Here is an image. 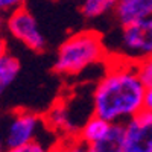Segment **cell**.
Returning <instances> with one entry per match:
<instances>
[{"label": "cell", "mask_w": 152, "mask_h": 152, "mask_svg": "<svg viewBox=\"0 0 152 152\" xmlns=\"http://www.w3.org/2000/svg\"><path fill=\"white\" fill-rule=\"evenodd\" d=\"M145 90L134 61L123 55L108 59L107 72L93 91V114L110 123L126 122L143 110Z\"/></svg>", "instance_id": "6da1fadb"}, {"label": "cell", "mask_w": 152, "mask_h": 152, "mask_svg": "<svg viewBox=\"0 0 152 152\" xmlns=\"http://www.w3.org/2000/svg\"><path fill=\"white\" fill-rule=\"evenodd\" d=\"M107 50L102 35L96 31H81L70 35L58 47L53 72L61 76H76L104 61Z\"/></svg>", "instance_id": "7a4b0ae2"}, {"label": "cell", "mask_w": 152, "mask_h": 152, "mask_svg": "<svg viewBox=\"0 0 152 152\" xmlns=\"http://www.w3.org/2000/svg\"><path fill=\"white\" fill-rule=\"evenodd\" d=\"M5 26L15 40L23 43L28 49L37 53L44 52L46 38L40 31L38 21L24 5L8 12V17L5 18Z\"/></svg>", "instance_id": "3957f363"}, {"label": "cell", "mask_w": 152, "mask_h": 152, "mask_svg": "<svg viewBox=\"0 0 152 152\" xmlns=\"http://www.w3.org/2000/svg\"><path fill=\"white\" fill-rule=\"evenodd\" d=\"M122 55L134 62L152 56V17L122 26Z\"/></svg>", "instance_id": "277c9868"}, {"label": "cell", "mask_w": 152, "mask_h": 152, "mask_svg": "<svg viewBox=\"0 0 152 152\" xmlns=\"http://www.w3.org/2000/svg\"><path fill=\"white\" fill-rule=\"evenodd\" d=\"M123 152H152V111L140 110L125 122Z\"/></svg>", "instance_id": "5b68a950"}, {"label": "cell", "mask_w": 152, "mask_h": 152, "mask_svg": "<svg viewBox=\"0 0 152 152\" xmlns=\"http://www.w3.org/2000/svg\"><path fill=\"white\" fill-rule=\"evenodd\" d=\"M40 122L41 119L35 113L28 110H17L8 126L3 146L8 151L20 152L23 146H26L29 142L35 140Z\"/></svg>", "instance_id": "8992f818"}, {"label": "cell", "mask_w": 152, "mask_h": 152, "mask_svg": "<svg viewBox=\"0 0 152 152\" xmlns=\"http://www.w3.org/2000/svg\"><path fill=\"white\" fill-rule=\"evenodd\" d=\"M114 14L122 26L152 17V0H119L114 8Z\"/></svg>", "instance_id": "52a82bcc"}, {"label": "cell", "mask_w": 152, "mask_h": 152, "mask_svg": "<svg viewBox=\"0 0 152 152\" xmlns=\"http://www.w3.org/2000/svg\"><path fill=\"white\" fill-rule=\"evenodd\" d=\"M125 145V122H113L105 135L90 145L88 149L93 152H123Z\"/></svg>", "instance_id": "ba28073f"}, {"label": "cell", "mask_w": 152, "mask_h": 152, "mask_svg": "<svg viewBox=\"0 0 152 152\" xmlns=\"http://www.w3.org/2000/svg\"><path fill=\"white\" fill-rule=\"evenodd\" d=\"M110 125L111 123L108 120H105V119L99 117V116H94V114H93L90 119H87V122L84 123V126L79 131L81 142L85 143V146L88 149L90 145L96 143L97 140H100V138L105 135V132L110 128Z\"/></svg>", "instance_id": "9c48e42d"}, {"label": "cell", "mask_w": 152, "mask_h": 152, "mask_svg": "<svg viewBox=\"0 0 152 152\" xmlns=\"http://www.w3.org/2000/svg\"><path fill=\"white\" fill-rule=\"evenodd\" d=\"M18 73H20V61L17 56L11 55L9 52L0 56V96L17 79Z\"/></svg>", "instance_id": "30bf717a"}, {"label": "cell", "mask_w": 152, "mask_h": 152, "mask_svg": "<svg viewBox=\"0 0 152 152\" xmlns=\"http://www.w3.org/2000/svg\"><path fill=\"white\" fill-rule=\"evenodd\" d=\"M119 0H82L81 12L87 18H97L114 11Z\"/></svg>", "instance_id": "8fae6325"}, {"label": "cell", "mask_w": 152, "mask_h": 152, "mask_svg": "<svg viewBox=\"0 0 152 152\" xmlns=\"http://www.w3.org/2000/svg\"><path fill=\"white\" fill-rule=\"evenodd\" d=\"M135 67H137V73L140 76V79L143 81V84L146 87H151L152 85V56H148L142 61H137Z\"/></svg>", "instance_id": "7c38bea8"}, {"label": "cell", "mask_w": 152, "mask_h": 152, "mask_svg": "<svg viewBox=\"0 0 152 152\" xmlns=\"http://www.w3.org/2000/svg\"><path fill=\"white\" fill-rule=\"evenodd\" d=\"M49 122L52 123L53 126H56V128H67L69 126V122H67V116L64 113V108L62 107H56L53 108L52 113H49Z\"/></svg>", "instance_id": "4fadbf2b"}, {"label": "cell", "mask_w": 152, "mask_h": 152, "mask_svg": "<svg viewBox=\"0 0 152 152\" xmlns=\"http://www.w3.org/2000/svg\"><path fill=\"white\" fill-rule=\"evenodd\" d=\"M26 3V0H0V12L8 14V12L14 11Z\"/></svg>", "instance_id": "5bb4252c"}, {"label": "cell", "mask_w": 152, "mask_h": 152, "mask_svg": "<svg viewBox=\"0 0 152 152\" xmlns=\"http://www.w3.org/2000/svg\"><path fill=\"white\" fill-rule=\"evenodd\" d=\"M44 148H43V145L40 143L35 138V140H32V142H29L26 146H23L21 149H20V152H40V151H43Z\"/></svg>", "instance_id": "9a60e30c"}, {"label": "cell", "mask_w": 152, "mask_h": 152, "mask_svg": "<svg viewBox=\"0 0 152 152\" xmlns=\"http://www.w3.org/2000/svg\"><path fill=\"white\" fill-rule=\"evenodd\" d=\"M143 110L152 111V85L146 87L145 96H143Z\"/></svg>", "instance_id": "2e32d148"}, {"label": "cell", "mask_w": 152, "mask_h": 152, "mask_svg": "<svg viewBox=\"0 0 152 152\" xmlns=\"http://www.w3.org/2000/svg\"><path fill=\"white\" fill-rule=\"evenodd\" d=\"M6 52H8V43H6V40H5V37L0 35V56L5 55Z\"/></svg>", "instance_id": "e0dca14e"}, {"label": "cell", "mask_w": 152, "mask_h": 152, "mask_svg": "<svg viewBox=\"0 0 152 152\" xmlns=\"http://www.w3.org/2000/svg\"><path fill=\"white\" fill-rule=\"evenodd\" d=\"M3 26H5V17H3L2 12H0V31L3 29Z\"/></svg>", "instance_id": "ac0fdd59"}, {"label": "cell", "mask_w": 152, "mask_h": 152, "mask_svg": "<svg viewBox=\"0 0 152 152\" xmlns=\"http://www.w3.org/2000/svg\"><path fill=\"white\" fill-rule=\"evenodd\" d=\"M3 149V143H2V140H0V151Z\"/></svg>", "instance_id": "d6986e66"}]
</instances>
